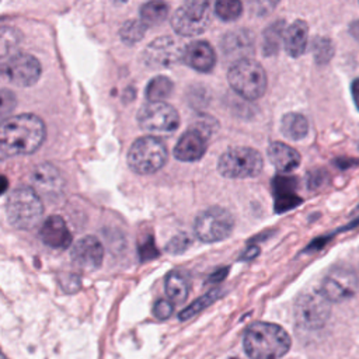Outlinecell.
I'll return each instance as SVG.
<instances>
[{"label": "cell", "mask_w": 359, "mask_h": 359, "mask_svg": "<svg viewBox=\"0 0 359 359\" xmlns=\"http://www.w3.org/2000/svg\"><path fill=\"white\" fill-rule=\"evenodd\" d=\"M46 137L43 121L34 114L8 116L0 122V160L35 153Z\"/></svg>", "instance_id": "cell-1"}, {"label": "cell", "mask_w": 359, "mask_h": 359, "mask_svg": "<svg viewBox=\"0 0 359 359\" xmlns=\"http://www.w3.org/2000/svg\"><path fill=\"white\" fill-rule=\"evenodd\" d=\"M243 345L250 359H280L290 349L292 339L280 325L257 321L245 330Z\"/></svg>", "instance_id": "cell-2"}, {"label": "cell", "mask_w": 359, "mask_h": 359, "mask_svg": "<svg viewBox=\"0 0 359 359\" xmlns=\"http://www.w3.org/2000/svg\"><path fill=\"white\" fill-rule=\"evenodd\" d=\"M6 212L13 227L18 230H29L42 217L43 205L34 188L18 187L8 196Z\"/></svg>", "instance_id": "cell-3"}, {"label": "cell", "mask_w": 359, "mask_h": 359, "mask_svg": "<svg viewBox=\"0 0 359 359\" xmlns=\"http://www.w3.org/2000/svg\"><path fill=\"white\" fill-rule=\"evenodd\" d=\"M165 144L154 136L136 139L128 151V165L136 174H153L163 168L167 161Z\"/></svg>", "instance_id": "cell-4"}, {"label": "cell", "mask_w": 359, "mask_h": 359, "mask_svg": "<svg viewBox=\"0 0 359 359\" xmlns=\"http://www.w3.org/2000/svg\"><path fill=\"white\" fill-rule=\"evenodd\" d=\"M227 77L231 88L247 100H257L265 93V70L258 62L252 59H243L234 62V65L229 70Z\"/></svg>", "instance_id": "cell-5"}, {"label": "cell", "mask_w": 359, "mask_h": 359, "mask_svg": "<svg viewBox=\"0 0 359 359\" xmlns=\"http://www.w3.org/2000/svg\"><path fill=\"white\" fill-rule=\"evenodd\" d=\"M264 165L262 156L258 150L237 146L226 150L219 161L217 170L226 178H251L261 172Z\"/></svg>", "instance_id": "cell-6"}, {"label": "cell", "mask_w": 359, "mask_h": 359, "mask_svg": "<svg viewBox=\"0 0 359 359\" xmlns=\"http://www.w3.org/2000/svg\"><path fill=\"white\" fill-rule=\"evenodd\" d=\"M234 227L233 215L219 206L201 212L194 223L196 237L203 243H217L227 238Z\"/></svg>", "instance_id": "cell-7"}, {"label": "cell", "mask_w": 359, "mask_h": 359, "mask_svg": "<svg viewBox=\"0 0 359 359\" xmlns=\"http://www.w3.org/2000/svg\"><path fill=\"white\" fill-rule=\"evenodd\" d=\"M330 313V302L320 290H311L300 294L294 304V320L303 330L321 328L327 323Z\"/></svg>", "instance_id": "cell-8"}, {"label": "cell", "mask_w": 359, "mask_h": 359, "mask_svg": "<svg viewBox=\"0 0 359 359\" xmlns=\"http://www.w3.org/2000/svg\"><path fill=\"white\" fill-rule=\"evenodd\" d=\"M139 126L150 133H171L180 125V116L174 107L164 101H149L137 112Z\"/></svg>", "instance_id": "cell-9"}, {"label": "cell", "mask_w": 359, "mask_h": 359, "mask_svg": "<svg viewBox=\"0 0 359 359\" xmlns=\"http://www.w3.org/2000/svg\"><path fill=\"white\" fill-rule=\"evenodd\" d=\"M359 289V278L351 268L335 266L323 279L320 292L330 303L349 300Z\"/></svg>", "instance_id": "cell-10"}, {"label": "cell", "mask_w": 359, "mask_h": 359, "mask_svg": "<svg viewBox=\"0 0 359 359\" xmlns=\"http://www.w3.org/2000/svg\"><path fill=\"white\" fill-rule=\"evenodd\" d=\"M0 74L11 84L18 87H31L41 77V63L29 53H15L7 62L0 65Z\"/></svg>", "instance_id": "cell-11"}, {"label": "cell", "mask_w": 359, "mask_h": 359, "mask_svg": "<svg viewBox=\"0 0 359 359\" xmlns=\"http://www.w3.org/2000/svg\"><path fill=\"white\" fill-rule=\"evenodd\" d=\"M184 49L182 43L172 36H160L147 45L143 62L153 69L170 67L182 59Z\"/></svg>", "instance_id": "cell-12"}, {"label": "cell", "mask_w": 359, "mask_h": 359, "mask_svg": "<svg viewBox=\"0 0 359 359\" xmlns=\"http://www.w3.org/2000/svg\"><path fill=\"white\" fill-rule=\"evenodd\" d=\"M70 258L76 266L84 271H95L104 259V247L95 236H84L70 250Z\"/></svg>", "instance_id": "cell-13"}, {"label": "cell", "mask_w": 359, "mask_h": 359, "mask_svg": "<svg viewBox=\"0 0 359 359\" xmlns=\"http://www.w3.org/2000/svg\"><path fill=\"white\" fill-rule=\"evenodd\" d=\"M208 137L209 136H206L203 132L192 126L178 139L174 147V157L181 161L199 160L206 151Z\"/></svg>", "instance_id": "cell-14"}, {"label": "cell", "mask_w": 359, "mask_h": 359, "mask_svg": "<svg viewBox=\"0 0 359 359\" xmlns=\"http://www.w3.org/2000/svg\"><path fill=\"white\" fill-rule=\"evenodd\" d=\"M39 237L45 245L55 250H65L72 243V233L65 222V219L59 215H52L41 226Z\"/></svg>", "instance_id": "cell-15"}, {"label": "cell", "mask_w": 359, "mask_h": 359, "mask_svg": "<svg viewBox=\"0 0 359 359\" xmlns=\"http://www.w3.org/2000/svg\"><path fill=\"white\" fill-rule=\"evenodd\" d=\"M31 182L36 192L55 196L59 195L63 188V180L59 170L50 163H42L36 165L31 172Z\"/></svg>", "instance_id": "cell-16"}, {"label": "cell", "mask_w": 359, "mask_h": 359, "mask_svg": "<svg viewBox=\"0 0 359 359\" xmlns=\"http://www.w3.org/2000/svg\"><path fill=\"white\" fill-rule=\"evenodd\" d=\"M222 50L226 57L236 62L248 59L254 52V36L248 29H236L227 32L222 39Z\"/></svg>", "instance_id": "cell-17"}, {"label": "cell", "mask_w": 359, "mask_h": 359, "mask_svg": "<svg viewBox=\"0 0 359 359\" xmlns=\"http://www.w3.org/2000/svg\"><path fill=\"white\" fill-rule=\"evenodd\" d=\"M182 60L198 72H210L216 63V55L208 42L196 41L184 49Z\"/></svg>", "instance_id": "cell-18"}, {"label": "cell", "mask_w": 359, "mask_h": 359, "mask_svg": "<svg viewBox=\"0 0 359 359\" xmlns=\"http://www.w3.org/2000/svg\"><path fill=\"white\" fill-rule=\"evenodd\" d=\"M268 157L273 167L280 172H289L299 167L300 154L296 149L282 142H273L268 147Z\"/></svg>", "instance_id": "cell-19"}, {"label": "cell", "mask_w": 359, "mask_h": 359, "mask_svg": "<svg viewBox=\"0 0 359 359\" xmlns=\"http://www.w3.org/2000/svg\"><path fill=\"white\" fill-rule=\"evenodd\" d=\"M209 22H210L209 14L203 18H195V17H191L189 14H187V11L182 7H180L174 13L172 20H171L174 31L177 34L185 35V36H192V35H198V34L203 32L208 28Z\"/></svg>", "instance_id": "cell-20"}, {"label": "cell", "mask_w": 359, "mask_h": 359, "mask_svg": "<svg viewBox=\"0 0 359 359\" xmlns=\"http://www.w3.org/2000/svg\"><path fill=\"white\" fill-rule=\"evenodd\" d=\"M307 34H309V27L302 20L294 21L292 25L287 27V29H285V34H283L285 49L290 56L297 57L306 50Z\"/></svg>", "instance_id": "cell-21"}, {"label": "cell", "mask_w": 359, "mask_h": 359, "mask_svg": "<svg viewBox=\"0 0 359 359\" xmlns=\"http://www.w3.org/2000/svg\"><path fill=\"white\" fill-rule=\"evenodd\" d=\"M189 278L181 271H171L164 280L165 294L174 303H182L189 293Z\"/></svg>", "instance_id": "cell-22"}, {"label": "cell", "mask_w": 359, "mask_h": 359, "mask_svg": "<svg viewBox=\"0 0 359 359\" xmlns=\"http://www.w3.org/2000/svg\"><path fill=\"white\" fill-rule=\"evenodd\" d=\"M280 130L282 133L292 140H300L303 139L307 132H309V122L306 119V116H303L302 114L297 112H290L286 114L282 118L280 122Z\"/></svg>", "instance_id": "cell-23"}, {"label": "cell", "mask_w": 359, "mask_h": 359, "mask_svg": "<svg viewBox=\"0 0 359 359\" xmlns=\"http://www.w3.org/2000/svg\"><path fill=\"white\" fill-rule=\"evenodd\" d=\"M21 32L15 27L0 28V65L7 62L18 50L21 42Z\"/></svg>", "instance_id": "cell-24"}, {"label": "cell", "mask_w": 359, "mask_h": 359, "mask_svg": "<svg viewBox=\"0 0 359 359\" xmlns=\"http://www.w3.org/2000/svg\"><path fill=\"white\" fill-rule=\"evenodd\" d=\"M168 15V4L163 0H150L140 7V21L149 25H157L163 22Z\"/></svg>", "instance_id": "cell-25"}, {"label": "cell", "mask_w": 359, "mask_h": 359, "mask_svg": "<svg viewBox=\"0 0 359 359\" xmlns=\"http://www.w3.org/2000/svg\"><path fill=\"white\" fill-rule=\"evenodd\" d=\"M285 29V22L282 20L266 27V29L262 34V52L266 56H272L279 50Z\"/></svg>", "instance_id": "cell-26"}, {"label": "cell", "mask_w": 359, "mask_h": 359, "mask_svg": "<svg viewBox=\"0 0 359 359\" xmlns=\"http://www.w3.org/2000/svg\"><path fill=\"white\" fill-rule=\"evenodd\" d=\"M172 81L168 77L157 76L151 79L146 87V98L149 101H163L172 91Z\"/></svg>", "instance_id": "cell-27"}, {"label": "cell", "mask_w": 359, "mask_h": 359, "mask_svg": "<svg viewBox=\"0 0 359 359\" xmlns=\"http://www.w3.org/2000/svg\"><path fill=\"white\" fill-rule=\"evenodd\" d=\"M222 292L220 289H213L208 293H205L203 296L198 297L195 302H192L188 307H185L181 313H180V320H189L191 317H194L195 314H198L199 311H202L203 309H206L208 306H210L212 303H215L219 297H220Z\"/></svg>", "instance_id": "cell-28"}, {"label": "cell", "mask_w": 359, "mask_h": 359, "mask_svg": "<svg viewBox=\"0 0 359 359\" xmlns=\"http://www.w3.org/2000/svg\"><path fill=\"white\" fill-rule=\"evenodd\" d=\"M146 25L140 20H129L126 21L119 31V36L125 43H136L139 42L146 32Z\"/></svg>", "instance_id": "cell-29"}, {"label": "cell", "mask_w": 359, "mask_h": 359, "mask_svg": "<svg viewBox=\"0 0 359 359\" xmlns=\"http://www.w3.org/2000/svg\"><path fill=\"white\" fill-rule=\"evenodd\" d=\"M241 1L240 0H217L215 6L216 14L223 21H233L241 14Z\"/></svg>", "instance_id": "cell-30"}, {"label": "cell", "mask_w": 359, "mask_h": 359, "mask_svg": "<svg viewBox=\"0 0 359 359\" xmlns=\"http://www.w3.org/2000/svg\"><path fill=\"white\" fill-rule=\"evenodd\" d=\"M313 53L317 63H327L334 55V45L328 38H316L313 42Z\"/></svg>", "instance_id": "cell-31"}, {"label": "cell", "mask_w": 359, "mask_h": 359, "mask_svg": "<svg viewBox=\"0 0 359 359\" xmlns=\"http://www.w3.org/2000/svg\"><path fill=\"white\" fill-rule=\"evenodd\" d=\"M17 107V97L7 88H0V121L8 118Z\"/></svg>", "instance_id": "cell-32"}, {"label": "cell", "mask_w": 359, "mask_h": 359, "mask_svg": "<svg viewBox=\"0 0 359 359\" xmlns=\"http://www.w3.org/2000/svg\"><path fill=\"white\" fill-rule=\"evenodd\" d=\"M210 0H184L182 8L195 18H203L209 14Z\"/></svg>", "instance_id": "cell-33"}, {"label": "cell", "mask_w": 359, "mask_h": 359, "mask_svg": "<svg viewBox=\"0 0 359 359\" xmlns=\"http://www.w3.org/2000/svg\"><path fill=\"white\" fill-rule=\"evenodd\" d=\"M279 0H247L248 8L257 15L269 14L278 4Z\"/></svg>", "instance_id": "cell-34"}, {"label": "cell", "mask_w": 359, "mask_h": 359, "mask_svg": "<svg viewBox=\"0 0 359 359\" xmlns=\"http://www.w3.org/2000/svg\"><path fill=\"white\" fill-rule=\"evenodd\" d=\"M153 314L158 318V320H165L172 314V303L171 300H165V299H158L154 306H153Z\"/></svg>", "instance_id": "cell-35"}, {"label": "cell", "mask_w": 359, "mask_h": 359, "mask_svg": "<svg viewBox=\"0 0 359 359\" xmlns=\"http://www.w3.org/2000/svg\"><path fill=\"white\" fill-rule=\"evenodd\" d=\"M60 286L67 293H74L81 286V279L76 273H67L60 278Z\"/></svg>", "instance_id": "cell-36"}, {"label": "cell", "mask_w": 359, "mask_h": 359, "mask_svg": "<svg viewBox=\"0 0 359 359\" xmlns=\"http://www.w3.org/2000/svg\"><path fill=\"white\" fill-rule=\"evenodd\" d=\"M189 244H191V240H189V237H188L187 234H180L178 237L172 238V240L168 243V245H167V250H168L170 252L178 254V252H181V251L187 250V248L189 247Z\"/></svg>", "instance_id": "cell-37"}, {"label": "cell", "mask_w": 359, "mask_h": 359, "mask_svg": "<svg viewBox=\"0 0 359 359\" xmlns=\"http://www.w3.org/2000/svg\"><path fill=\"white\" fill-rule=\"evenodd\" d=\"M351 88H352V97H353L355 105H356V108L359 109V79L353 80Z\"/></svg>", "instance_id": "cell-38"}, {"label": "cell", "mask_w": 359, "mask_h": 359, "mask_svg": "<svg viewBox=\"0 0 359 359\" xmlns=\"http://www.w3.org/2000/svg\"><path fill=\"white\" fill-rule=\"evenodd\" d=\"M349 31H351L352 36L359 41V20L353 21V22L349 25Z\"/></svg>", "instance_id": "cell-39"}, {"label": "cell", "mask_w": 359, "mask_h": 359, "mask_svg": "<svg viewBox=\"0 0 359 359\" xmlns=\"http://www.w3.org/2000/svg\"><path fill=\"white\" fill-rule=\"evenodd\" d=\"M258 248L257 247H251L250 250H247V255H243V258L244 259H247V258H254L257 254H258Z\"/></svg>", "instance_id": "cell-40"}, {"label": "cell", "mask_w": 359, "mask_h": 359, "mask_svg": "<svg viewBox=\"0 0 359 359\" xmlns=\"http://www.w3.org/2000/svg\"><path fill=\"white\" fill-rule=\"evenodd\" d=\"M7 185H8V181L6 177L0 175V195L7 189Z\"/></svg>", "instance_id": "cell-41"}, {"label": "cell", "mask_w": 359, "mask_h": 359, "mask_svg": "<svg viewBox=\"0 0 359 359\" xmlns=\"http://www.w3.org/2000/svg\"><path fill=\"white\" fill-rule=\"evenodd\" d=\"M0 359H7V358L3 355V352H1V351H0Z\"/></svg>", "instance_id": "cell-42"}, {"label": "cell", "mask_w": 359, "mask_h": 359, "mask_svg": "<svg viewBox=\"0 0 359 359\" xmlns=\"http://www.w3.org/2000/svg\"><path fill=\"white\" fill-rule=\"evenodd\" d=\"M115 1H121L122 3V1H126V0H115Z\"/></svg>", "instance_id": "cell-43"}]
</instances>
